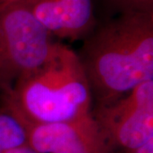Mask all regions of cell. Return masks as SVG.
<instances>
[{"label":"cell","mask_w":153,"mask_h":153,"mask_svg":"<svg viewBox=\"0 0 153 153\" xmlns=\"http://www.w3.org/2000/svg\"><path fill=\"white\" fill-rule=\"evenodd\" d=\"M2 153H39L37 151H35L34 149L31 147L28 144L23 145L22 146H18V147L13 148L10 150H8L6 152H4Z\"/></svg>","instance_id":"obj_9"},{"label":"cell","mask_w":153,"mask_h":153,"mask_svg":"<svg viewBox=\"0 0 153 153\" xmlns=\"http://www.w3.org/2000/svg\"><path fill=\"white\" fill-rule=\"evenodd\" d=\"M16 117L26 129L27 144L39 153H119L91 114L71 122L49 124Z\"/></svg>","instance_id":"obj_5"},{"label":"cell","mask_w":153,"mask_h":153,"mask_svg":"<svg viewBox=\"0 0 153 153\" xmlns=\"http://www.w3.org/2000/svg\"><path fill=\"white\" fill-rule=\"evenodd\" d=\"M91 116L119 153L153 140V80L109 103L92 105Z\"/></svg>","instance_id":"obj_4"},{"label":"cell","mask_w":153,"mask_h":153,"mask_svg":"<svg viewBox=\"0 0 153 153\" xmlns=\"http://www.w3.org/2000/svg\"><path fill=\"white\" fill-rule=\"evenodd\" d=\"M76 55L93 105L111 102L153 80V12L125 13L98 22Z\"/></svg>","instance_id":"obj_1"},{"label":"cell","mask_w":153,"mask_h":153,"mask_svg":"<svg viewBox=\"0 0 153 153\" xmlns=\"http://www.w3.org/2000/svg\"><path fill=\"white\" fill-rule=\"evenodd\" d=\"M96 2L104 9L108 18L131 12H153V0H96Z\"/></svg>","instance_id":"obj_8"},{"label":"cell","mask_w":153,"mask_h":153,"mask_svg":"<svg viewBox=\"0 0 153 153\" xmlns=\"http://www.w3.org/2000/svg\"><path fill=\"white\" fill-rule=\"evenodd\" d=\"M27 144V132L22 123L0 104V153Z\"/></svg>","instance_id":"obj_7"},{"label":"cell","mask_w":153,"mask_h":153,"mask_svg":"<svg viewBox=\"0 0 153 153\" xmlns=\"http://www.w3.org/2000/svg\"><path fill=\"white\" fill-rule=\"evenodd\" d=\"M0 104L34 123H60L91 114L93 100L79 58L58 41L48 60L0 94Z\"/></svg>","instance_id":"obj_2"},{"label":"cell","mask_w":153,"mask_h":153,"mask_svg":"<svg viewBox=\"0 0 153 153\" xmlns=\"http://www.w3.org/2000/svg\"><path fill=\"white\" fill-rule=\"evenodd\" d=\"M128 153H153V140Z\"/></svg>","instance_id":"obj_10"},{"label":"cell","mask_w":153,"mask_h":153,"mask_svg":"<svg viewBox=\"0 0 153 153\" xmlns=\"http://www.w3.org/2000/svg\"><path fill=\"white\" fill-rule=\"evenodd\" d=\"M57 42L22 0H0V94L42 66Z\"/></svg>","instance_id":"obj_3"},{"label":"cell","mask_w":153,"mask_h":153,"mask_svg":"<svg viewBox=\"0 0 153 153\" xmlns=\"http://www.w3.org/2000/svg\"><path fill=\"white\" fill-rule=\"evenodd\" d=\"M56 39L83 40L98 24L94 0H22Z\"/></svg>","instance_id":"obj_6"}]
</instances>
